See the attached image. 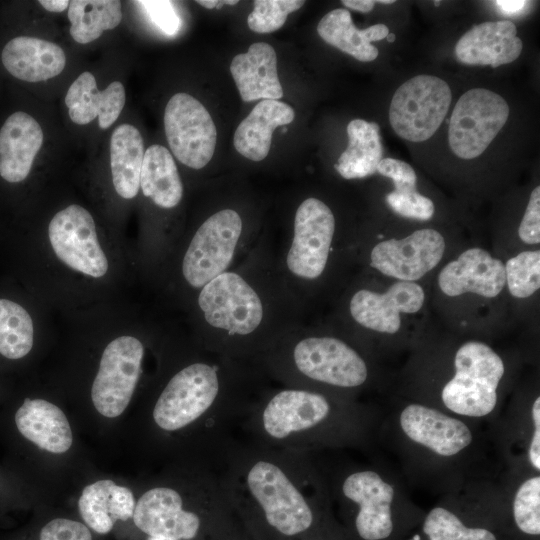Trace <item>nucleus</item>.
<instances>
[{
  "instance_id": "nucleus-42",
  "label": "nucleus",
  "mask_w": 540,
  "mask_h": 540,
  "mask_svg": "<svg viewBox=\"0 0 540 540\" xmlns=\"http://www.w3.org/2000/svg\"><path fill=\"white\" fill-rule=\"evenodd\" d=\"M374 0H343L342 4L350 9L359 11L362 13L370 12L375 5Z\"/></svg>"
},
{
  "instance_id": "nucleus-18",
  "label": "nucleus",
  "mask_w": 540,
  "mask_h": 540,
  "mask_svg": "<svg viewBox=\"0 0 540 540\" xmlns=\"http://www.w3.org/2000/svg\"><path fill=\"white\" fill-rule=\"evenodd\" d=\"M523 48L516 25L509 20L472 26L455 45L457 59L467 65L496 68L516 60Z\"/></svg>"
},
{
  "instance_id": "nucleus-27",
  "label": "nucleus",
  "mask_w": 540,
  "mask_h": 540,
  "mask_svg": "<svg viewBox=\"0 0 540 540\" xmlns=\"http://www.w3.org/2000/svg\"><path fill=\"white\" fill-rule=\"evenodd\" d=\"M319 36L328 44L351 55L356 60L370 62L378 57V49L371 43L387 37L389 28L375 24L357 29L346 9H335L325 14L317 25Z\"/></svg>"
},
{
  "instance_id": "nucleus-6",
  "label": "nucleus",
  "mask_w": 540,
  "mask_h": 540,
  "mask_svg": "<svg viewBox=\"0 0 540 540\" xmlns=\"http://www.w3.org/2000/svg\"><path fill=\"white\" fill-rule=\"evenodd\" d=\"M452 100L446 81L434 75H417L395 91L389 122L404 140L423 142L431 138L445 119Z\"/></svg>"
},
{
  "instance_id": "nucleus-46",
  "label": "nucleus",
  "mask_w": 540,
  "mask_h": 540,
  "mask_svg": "<svg viewBox=\"0 0 540 540\" xmlns=\"http://www.w3.org/2000/svg\"><path fill=\"white\" fill-rule=\"evenodd\" d=\"M386 39H387L388 42H393V41H395L396 36H395V34L391 33V34L387 35Z\"/></svg>"
},
{
  "instance_id": "nucleus-47",
  "label": "nucleus",
  "mask_w": 540,
  "mask_h": 540,
  "mask_svg": "<svg viewBox=\"0 0 540 540\" xmlns=\"http://www.w3.org/2000/svg\"><path fill=\"white\" fill-rule=\"evenodd\" d=\"M146 540H171V539H167V538H163V537H151V536H148Z\"/></svg>"
},
{
  "instance_id": "nucleus-49",
  "label": "nucleus",
  "mask_w": 540,
  "mask_h": 540,
  "mask_svg": "<svg viewBox=\"0 0 540 540\" xmlns=\"http://www.w3.org/2000/svg\"><path fill=\"white\" fill-rule=\"evenodd\" d=\"M434 3H435V6H438L440 2L439 1H434Z\"/></svg>"
},
{
  "instance_id": "nucleus-23",
  "label": "nucleus",
  "mask_w": 540,
  "mask_h": 540,
  "mask_svg": "<svg viewBox=\"0 0 540 540\" xmlns=\"http://www.w3.org/2000/svg\"><path fill=\"white\" fill-rule=\"evenodd\" d=\"M14 424L23 438L54 454L65 453L73 443L66 415L44 399L25 398L14 413Z\"/></svg>"
},
{
  "instance_id": "nucleus-22",
  "label": "nucleus",
  "mask_w": 540,
  "mask_h": 540,
  "mask_svg": "<svg viewBox=\"0 0 540 540\" xmlns=\"http://www.w3.org/2000/svg\"><path fill=\"white\" fill-rule=\"evenodd\" d=\"M125 98V89L121 82L114 81L100 91L94 75L85 71L69 87L65 104L69 117L75 124L85 125L98 117L99 127L108 129L118 119L124 108Z\"/></svg>"
},
{
  "instance_id": "nucleus-11",
  "label": "nucleus",
  "mask_w": 540,
  "mask_h": 540,
  "mask_svg": "<svg viewBox=\"0 0 540 540\" xmlns=\"http://www.w3.org/2000/svg\"><path fill=\"white\" fill-rule=\"evenodd\" d=\"M164 129L174 156L192 169H201L212 159L217 132L204 105L190 94L179 92L168 101Z\"/></svg>"
},
{
  "instance_id": "nucleus-30",
  "label": "nucleus",
  "mask_w": 540,
  "mask_h": 540,
  "mask_svg": "<svg viewBox=\"0 0 540 540\" xmlns=\"http://www.w3.org/2000/svg\"><path fill=\"white\" fill-rule=\"evenodd\" d=\"M140 187L144 196L161 208L170 209L180 203L183 184L174 158L164 146L154 144L146 149Z\"/></svg>"
},
{
  "instance_id": "nucleus-36",
  "label": "nucleus",
  "mask_w": 540,
  "mask_h": 540,
  "mask_svg": "<svg viewBox=\"0 0 540 540\" xmlns=\"http://www.w3.org/2000/svg\"><path fill=\"white\" fill-rule=\"evenodd\" d=\"M517 527L529 535L540 534V477L526 480L518 489L513 502Z\"/></svg>"
},
{
  "instance_id": "nucleus-3",
  "label": "nucleus",
  "mask_w": 540,
  "mask_h": 540,
  "mask_svg": "<svg viewBox=\"0 0 540 540\" xmlns=\"http://www.w3.org/2000/svg\"><path fill=\"white\" fill-rule=\"evenodd\" d=\"M231 510L220 473L201 468L187 494L169 485L145 491L136 502L132 520L147 536L193 540L205 520L221 518Z\"/></svg>"
},
{
  "instance_id": "nucleus-37",
  "label": "nucleus",
  "mask_w": 540,
  "mask_h": 540,
  "mask_svg": "<svg viewBox=\"0 0 540 540\" xmlns=\"http://www.w3.org/2000/svg\"><path fill=\"white\" fill-rule=\"evenodd\" d=\"M301 0H256L247 25L256 33H271L281 28L287 16L302 7Z\"/></svg>"
},
{
  "instance_id": "nucleus-4",
  "label": "nucleus",
  "mask_w": 540,
  "mask_h": 540,
  "mask_svg": "<svg viewBox=\"0 0 540 540\" xmlns=\"http://www.w3.org/2000/svg\"><path fill=\"white\" fill-rule=\"evenodd\" d=\"M273 365L285 378L352 389L363 385L368 367L363 357L345 341L332 336H309L296 342Z\"/></svg>"
},
{
  "instance_id": "nucleus-9",
  "label": "nucleus",
  "mask_w": 540,
  "mask_h": 540,
  "mask_svg": "<svg viewBox=\"0 0 540 540\" xmlns=\"http://www.w3.org/2000/svg\"><path fill=\"white\" fill-rule=\"evenodd\" d=\"M198 305L212 327L229 335L253 333L263 319L257 292L235 272L225 271L201 288Z\"/></svg>"
},
{
  "instance_id": "nucleus-14",
  "label": "nucleus",
  "mask_w": 540,
  "mask_h": 540,
  "mask_svg": "<svg viewBox=\"0 0 540 540\" xmlns=\"http://www.w3.org/2000/svg\"><path fill=\"white\" fill-rule=\"evenodd\" d=\"M55 255L71 269L99 278L108 270V260L98 241L92 215L72 204L57 212L48 226Z\"/></svg>"
},
{
  "instance_id": "nucleus-31",
  "label": "nucleus",
  "mask_w": 540,
  "mask_h": 540,
  "mask_svg": "<svg viewBox=\"0 0 540 540\" xmlns=\"http://www.w3.org/2000/svg\"><path fill=\"white\" fill-rule=\"evenodd\" d=\"M69 32L74 41L87 44L98 39L105 30L116 28L122 20L118 0H73L68 7Z\"/></svg>"
},
{
  "instance_id": "nucleus-38",
  "label": "nucleus",
  "mask_w": 540,
  "mask_h": 540,
  "mask_svg": "<svg viewBox=\"0 0 540 540\" xmlns=\"http://www.w3.org/2000/svg\"><path fill=\"white\" fill-rule=\"evenodd\" d=\"M144 8L151 21L166 35H175L181 27V19L171 1H136Z\"/></svg>"
},
{
  "instance_id": "nucleus-13",
  "label": "nucleus",
  "mask_w": 540,
  "mask_h": 540,
  "mask_svg": "<svg viewBox=\"0 0 540 540\" xmlns=\"http://www.w3.org/2000/svg\"><path fill=\"white\" fill-rule=\"evenodd\" d=\"M335 234V217L327 204L315 197L297 208L294 235L287 253L289 271L302 279L315 280L324 273Z\"/></svg>"
},
{
  "instance_id": "nucleus-33",
  "label": "nucleus",
  "mask_w": 540,
  "mask_h": 540,
  "mask_svg": "<svg viewBox=\"0 0 540 540\" xmlns=\"http://www.w3.org/2000/svg\"><path fill=\"white\" fill-rule=\"evenodd\" d=\"M505 267V287L516 299H527L540 288V250H525L509 258Z\"/></svg>"
},
{
  "instance_id": "nucleus-40",
  "label": "nucleus",
  "mask_w": 540,
  "mask_h": 540,
  "mask_svg": "<svg viewBox=\"0 0 540 540\" xmlns=\"http://www.w3.org/2000/svg\"><path fill=\"white\" fill-rule=\"evenodd\" d=\"M518 237L526 245L540 243V187L530 193L529 200L518 227Z\"/></svg>"
},
{
  "instance_id": "nucleus-32",
  "label": "nucleus",
  "mask_w": 540,
  "mask_h": 540,
  "mask_svg": "<svg viewBox=\"0 0 540 540\" xmlns=\"http://www.w3.org/2000/svg\"><path fill=\"white\" fill-rule=\"evenodd\" d=\"M34 342L33 321L19 304L0 299V354L11 360L25 357Z\"/></svg>"
},
{
  "instance_id": "nucleus-25",
  "label": "nucleus",
  "mask_w": 540,
  "mask_h": 540,
  "mask_svg": "<svg viewBox=\"0 0 540 540\" xmlns=\"http://www.w3.org/2000/svg\"><path fill=\"white\" fill-rule=\"evenodd\" d=\"M135 506L133 492L110 479L87 485L78 500V509L84 524L102 535L109 533L116 521L131 519Z\"/></svg>"
},
{
  "instance_id": "nucleus-41",
  "label": "nucleus",
  "mask_w": 540,
  "mask_h": 540,
  "mask_svg": "<svg viewBox=\"0 0 540 540\" xmlns=\"http://www.w3.org/2000/svg\"><path fill=\"white\" fill-rule=\"evenodd\" d=\"M534 433L529 448V459L537 470L540 469V398L537 397L532 406Z\"/></svg>"
},
{
  "instance_id": "nucleus-26",
  "label": "nucleus",
  "mask_w": 540,
  "mask_h": 540,
  "mask_svg": "<svg viewBox=\"0 0 540 540\" xmlns=\"http://www.w3.org/2000/svg\"><path fill=\"white\" fill-rule=\"evenodd\" d=\"M293 108L279 100H261L238 125L233 144L238 153L262 161L270 151L273 131L294 120Z\"/></svg>"
},
{
  "instance_id": "nucleus-1",
  "label": "nucleus",
  "mask_w": 540,
  "mask_h": 540,
  "mask_svg": "<svg viewBox=\"0 0 540 540\" xmlns=\"http://www.w3.org/2000/svg\"><path fill=\"white\" fill-rule=\"evenodd\" d=\"M255 401L234 383L224 364L196 361L168 380L151 417L164 433H192L200 466L219 472L238 442L235 430Z\"/></svg>"
},
{
  "instance_id": "nucleus-28",
  "label": "nucleus",
  "mask_w": 540,
  "mask_h": 540,
  "mask_svg": "<svg viewBox=\"0 0 540 540\" xmlns=\"http://www.w3.org/2000/svg\"><path fill=\"white\" fill-rule=\"evenodd\" d=\"M144 153L143 138L135 126L116 127L110 140V167L113 186L122 198L132 199L138 194Z\"/></svg>"
},
{
  "instance_id": "nucleus-45",
  "label": "nucleus",
  "mask_w": 540,
  "mask_h": 540,
  "mask_svg": "<svg viewBox=\"0 0 540 540\" xmlns=\"http://www.w3.org/2000/svg\"><path fill=\"white\" fill-rule=\"evenodd\" d=\"M218 2L217 0H198L197 3L207 9H213V8H217V5H218Z\"/></svg>"
},
{
  "instance_id": "nucleus-17",
  "label": "nucleus",
  "mask_w": 540,
  "mask_h": 540,
  "mask_svg": "<svg viewBox=\"0 0 540 540\" xmlns=\"http://www.w3.org/2000/svg\"><path fill=\"white\" fill-rule=\"evenodd\" d=\"M342 495L358 506L355 528L364 540H382L393 530L391 504L393 487L374 471L363 470L346 476Z\"/></svg>"
},
{
  "instance_id": "nucleus-48",
  "label": "nucleus",
  "mask_w": 540,
  "mask_h": 540,
  "mask_svg": "<svg viewBox=\"0 0 540 540\" xmlns=\"http://www.w3.org/2000/svg\"><path fill=\"white\" fill-rule=\"evenodd\" d=\"M378 3H381V4H392L394 3L395 1L394 0H380V1H377Z\"/></svg>"
},
{
  "instance_id": "nucleus-34",
  "label": "nucleus",
  "mask_w": 540,
  "mask_h": 540,
  "mask_svg": "<svg viewBox=\"0 0 540 540\" xmlns=\"http://www.w3.org/2000/svg\"><path fill=\"white\" fill-rule=\"evenodd\" d=\"M423 531L430 540H497L485 528H470L451 511L436 507L425 518Z\"/></svg>"
},
{
  "instance_id": "nucleus-21",
  "label": "nucleus",
  "mask_w": 540,
  "mask_h": 540,
  "mask_svg": "<svg viewBox=\"0 0 540 540\" xmlns=\"http://www.w3.org/2000/svg\"><path fill=\"white\" fill-rule=\"evenodd\" d=\"M1 62L14 78L35 83L59 75L66 64V55L57 44L30 36L10 39L1 52Z\"/></svg>"
},
{
  "instance_id": "nucleus-35",
  "label": "nucleus",
  "mask_w": 540,
  "mask_h": 540,
  "mask_svg": "<svg viewBox=\"0 0 540 540\" xmlns=\"http://www.w3.org/2000/svg\"><path fill=\"white\" fill-rule=\"evenodd\" d=\"M394 190L387 193L385 201L397 215L418 221L433 218V201L417 191V181L393 183Z\"/></svg>"
},
{
  "instance_id": "nucleus-50",
  "label": "nucleus",
  "mask_w": 540,
  "mask_h": 540,
  "mask_svg": "<svg viewBox=\"0 0 540 540\" xmlns=\"http://www.w3.org/2000/svg\"><path fill=\"white\" fill-rule=\"evenodd\" d=\"M410 540H419V538H418V537H414V538H412V539H410Z\"/></svg>"
},
{
  "instance_id": "nucleus-39",
  "label": "nucleus",
  "mask_w": 540,
  "mask_h": 540,
  "mask_svg": "<svg viewBox=\"0 0 540 540\" xmlns=\"http://www.w3.org/2000/svg\"><path fill=\"white\" fill-rule=\"evenodd\" d=\"M39 540H93L90 529L76 520L55 518L40 530Z\"/></svg>"
},
{
  "instance_id": "nucleus-29",
  "label": "nucleus",
  "mask_w": 540,
  "mask_h": 540,
  "mask_svg": "<svg viewBox=\"0 0 540 540\" xmlns=\"http://www.w3.org/2000/svg\"><path fill=\"white\" fill-rule=\"evenodd\" d=\"M348 146L334 165L347 180L361 179L376 172L383 158V147L377 123L353 119L347 125Z\"/></svg>"
},
{
  "instance_id": "nucleus-15",
  "label": "nucleus",
  "mask_w": 540,
  "mask_h": 540,
  "mask_svg": "<svg viewBox=\"0 0 540 540\" xmlns=\"http://www.w3.org/2000/svg\"><path fill=\"white\" fill-rule=\"evenodd\" d=\"M426 292L418 282L394 281L383 292L359 289L349 302L352 319L365 329L382 334H395L403 318L420 312Z\"/></svg>"
},
{
  "instance_id": "nucleus-44",
  "label": "nucleus",
  "mask_w": 540,
  "mask_h": 540,
  "mask_svg": "<svg viewBox=\"0 0 540 540\" xmlns=\"http://www.w3.org/2000/svg\"><path fill=\"white\" fill-rule=\"evenodd\" d=\"M39 4L49 12H62L69 7L68 0H40Z\"/></svg>"
},
{
  "instance_id": "nucleus-7",
  "label": "nucleus",
  "mask_w": 540,
  "mask_h": 540,
  "mask_svg": "<svg viewBox=\"0 0 540 540\" xmlns=\"http://www.w3.org/2000/svg\"><path fill=\"white\" fill-rule=\"evenodd\" d=\"M507 101L498 93L473 88L463 93L452 111L448 127L451 151L460 159L479 157L506 124Z\"/></svg>"
},
{
  "instance_id": "nucleus-24",
  "label": "nucleus",
  "mask_w": 540,
  "mask_h": 540,
  "mask_svg": "<svg viewBox=\"0 0 540 540\" xmlns=\"http://www.w3.org/2000/svg\"><path fill=\"white\" fill-rule=\"evenodd\" d=\"M230 72L243 101L279 100L283 88L278 78L277 55L265 42L253 43L231 61Z\"/></svg>"
},
{
  "instance_id": "nucleus-43",
  "label": "nucleus",
  "mask_w": 540,
  "mask_h": 540,
  "mask_svg": "<svg viewBox=\"0 0 540 540\" xmlns=\"http://www.w3.org/2000/svg\"><path fill=\"white\" fill-rule=\"evenodd\" d=\"M496 6L501 9L502 12L506 14H513L519 12L525 5L526 1H515V0H497Z\"/></svg>"
},
{
  "instance_id": "nucleus-12",
  "label": "nucleus",
  "mask_w": 540,
  "mask_h": 540,
  "mask_svg": "<svg viewBox=\"0 0 540 540\" xmlns=\"http://www.w3.org/2000/svg\"><path fill=\"white\" fill-rule=\"evenodd\" d=\"M445 237L433 228H421L403 238L383 239L372 247L369 265L395 281L417 282L442 261Z\"/></svg>"
},
{
  "instance_id": "nucleus-20",
  "label": "nucleus",
  "mask_w": 540,
  "mask_h": 540,
  "mask_svg": "<svg viewBox=\"0 0 540 540\" xmlns=\"http://www.w3.org/2000/svg\"><path fill=\"white\" fill-rule=\"evenodd\" d=\"M44 140L40 124L23 111L10 114L0 127V176L9 183L25 180Z\"/></svg>"
},
{
  "instance_id": "nucleus-10",
  "label": "nucleus",
  "mask_w": 540,
  "mask_h": 540,
  "mask_svg": "<svg viewBox=\"0 0 540 540\" xmlns=\"http://www.w3.org/2000/svg\"><path fill=\"white\" fill-rule=\"evenodd\" d=\"M143 355L142 342L129 335L106 346L91 388L93 405L102 416L115 418L127 408L142 372Z\"/></svg>"
},
{
  "instance_id": "nucleus-19",
  "label": "nucleus",
  "mask_w": 540,
  "mask_h": 540,
  "mask_svg": "<svg viewBox=\"0 0 540 540\" xmlns=\"http://www.w3.org/2000/svg\"><path fill=\"white\" fill-rule=\"evenodd\" d=\"M400 425L410 439L441 456L455 455L472 441V434L462 421L420 404L405 407Z\"/></svg>"
},
{
  "instance_id": "nucleus-16",
  "label": "nucleus",
  "mask_w": 540,
  "mask_h": 540,
  "mask_svg": "<svg viewBox=\"0 0 540 540\" xmlns=\"http://www.w3.org/2000/svg\"><path fill=\"white\" fill-rule=\"evenodd\" d=\"M437 285L450 298L473 294L494 299L505 288L504 262L482 247L468 248L441 268Z\"/></svg>"
},
{
  "instance_id": "nucleus-2",
  "label": "nucleus",
  "mask_w": 540,
  "mask_h": 540,
  "mask_svg": "<svg viewBox=\"0 0 540 540\" xmlns=\"http://www.w3.org/2000/svg\"><path fill=\"white\" fill-rule=\"evenodd\" d=\"M305 453L237 442L219 473L233 509L257 515L280 536L308 532L315 521Z\"/></svg>"
},
{
  "instance_id": "nucleus-5",
  "label": "nucleus",
  "mask_w": 540,
  "mask_h": 540,
  "mask_svg": "<svg viewBox=\"0 0 540 540\" xmlns=\"http://www.w3.org/2000/svg\"><path fill=\"white\" fill-rule=\"evenodd\" d=\"M454 369V376L441 392L445 406L454 413L471 417L491 413L505 371L502 358L486 343L470 340L456 351Z\"/></svg>"
},
{
  "instance_id": "nucleus-8",
  "label": "nucleus",
  "mask_w": 540,
  "mask_h": 540,
  "mask_svg": "<svg viewBox=\"0 0 540 540\" xmlns=\"http://www.w3.org/2000/svg\"><path fill=\"white\" fill-rule=\"evenodd\" d=\"M242 233V220L232 209L207 218L194 234L183 258L182 273L194 288H202L229 267Z\"/></svg>"
}]
</instances>
